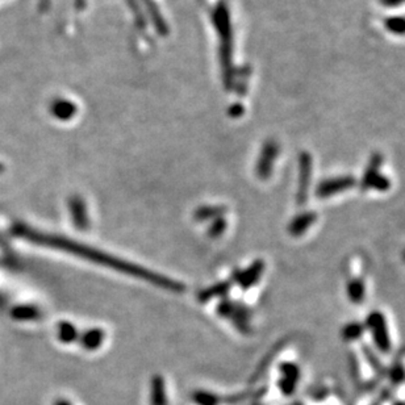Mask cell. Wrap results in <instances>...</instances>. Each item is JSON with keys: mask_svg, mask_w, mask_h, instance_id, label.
I'll use <instances>...</instances> for the list:
<instances>
[{"mask_svg": "<svg viewBox=\"0 0 405 405\" xmlns=\"http://www.w3.org/2000/svg\"><path fill=\"white\" fill-rule=\"evenodd\" d=\"M282 371H283V379H282V385H283V391L285 392H290L295 388L297 378H299V367L292 364V363H285V366H282Z\"/></svg>", "mask_w": 405, "mask_h": 405, "instance_id": "cell-14", "label": "cell"}, {"mask_svg": "<svg viewBox=\"0 0 405 405\" xmlns=\"http://www.w3.org/2000/svg\"><path fill=\"white\" fill-rule=\"evenodd\" d=\"M52 112H53V115L57 116L58 119L67 120V119H70V118L76 113V108H74L73 104H70V103H67V101H58V103L53 104Z\"/></svg>", "mask_w": 405, "mask_h": 405, "instance_id": "cell-19", "label": "cell"}, {"mask_svg": "<svg viewBox=\"0 0 405 405\" xmlns=\"http://www.w3.org/2000/svg\"><path fill=\"white\" fill-rule=\"evenodd\" d=\"M40 308L31 304L16 306L11 309V318L16 321H36L41 318Z\"/></svg>", "mask_w": 405, "mask_h": 405, "instance_id": "cell-12", "label": "cell"}, {"mask_svg": "<svg viewBox=\"0 0 405 405\" xmlns=\"http://www.w3.org/2000/svg\"><path fill=\"white\" fill-rule=\"evenodd\" d=\"M0 303H1V304H3V300H1V299H0Z\"/></svg>", "mask_w": 405, "mask_h": 405, "instance_id": "cell-24", "label": "cell"}, {"mask_svg": "<svg viewBox=\"0 0 405 405\" xmlns=\"http://www.w3.org/2000/svg\"><path fill=\"white\" fill-rule=\"evenodd\" d=\"M4 171V164H0V174Z\"/></svg>", "mask_w": 405, "mask_h": 405, "instance_id": "cell-23", "label": "cell"}, {"mask_svg": "<svg viewBox=\"0 0 405 405\" xmlns=\"http://www.w3.org/2000/svg\"><path fill=\"white\" fill-rule=\"evenodd\" d=\"M364 328L369 329V332L371 333L374 343L379 350L382 353H388L391 350L392 342H391V337H390L387 320L384 318L382 312H379V311L371 312L366 318Z\"/></svg>", "mask_w": 405, "mask_h": 405, "instance_id": "cell-3", "label": "cell"}, {"mask_svg": "<svg viewBox=\"0 0 405 405\" xmlns=\"http://www.w3.org/2000/svg\"><path fill=\"white\" fill-rule=\"evenodd\" d=\"M77 328L71 322H67V321L59 322V325H58V339L61 340V342L70 343V342H74V341L77 340Z\"/></svg>", "mask_w": 405, "mask_h": 405, "instance_id": "cell-17", "label": "cell"}, {"mask_svg": "<svg viewBox=\"0 0 405 405\" xmlns=\"http://www.w3.org/2000/svg\"><path fill=\"white\" fill-rule=\"evenodd\" d=\"M278 154H279L278 143H274V141H269L263 145L262 153L260 155L257 169H255L257 176L260 179L264 180V179H269L271 176Z\"/></svg>", "mask_w": 405, "mask_h": 405, "instance_id": "cell-7", "label": "cell"}, {"mask_svg": "<svg viewBox=\"0 0 405 405\" xmlns=\"http://www.w3.org/2000/svg\"><path fill=\"white\" fill-rule=\"evenodd\" d=\"M384 27L388 32L394 33L397 36H404L405 34V17L395 16V17H388L384 22Z\"/></svg>", "mask_w": 405, "mask_h": 405, "instance_id": "cell-20", "label": "cell"}, {"mask_svg": "<svg viewBox=\"0 0 405 405\" xmlns=\"http://www.w3.org/2000/svg\"><path fill=\"white\" fill-rule=\"evenodd\" d=\"M70 216L73 220L74 227L79 230L88 229L90 219H88L87 206L83 199L79 197H73L69 200Z\"/></svg>", "mask_w": 405, "mask_h": 405, "instance_id": "cell-9", "label": "cell"}, {"mask_svg": "<svg viewBox=\"0 0 405 405\" xmlns=\"http://www.w3.org/2000/svg\"><path fill=\"white\" fill-rule=\"evenodd\" d=\"M229 290L230 282H221V283H218V285H213V287H211V288H207L206 291L200 292L199 300L203 301V303H206V301H208V300L213 299V297H224V296L229 292Z\"/></svg>", "mask_w": 405, "mask_h": 405, "instance_id": "cell-15", "label": "cell"}, {"mask_svg": "<svg viewBox=\"0 0 405 405\" xmlns=\"http://www.w3.org/2000/svg\"><path fill=\"white\" fill-rule=\"evenodd\" d=\"M382 164H383V157L381 154H374L362 178L361 186L363 191L384 192L390 190L391 183L388 178L382 174V170H381Z\"/></svg>", "mask_w": 405, "mask_h": 405, "instance_id": "cell-2", "label": "cell"}, {"mask_svg": "<svg viewBox=\"0 0 405 405\" xmlns=\"http://www.w3.org/2000/svg\"><path fill=\"white\" fill-rule=\"evenodd\" d=\"M318 221V213L308 211L295 216L290 222L288 232L292 237H301L307 230L312 228V225Z\"/></svg>", "mask_w": 405, "mask_h": 405, "instance_id": "cell-10", "label": "cell"}, {"mask_svg": "<svg viewBox=\"0 0 405 405\" xmlns=\"http://www.w3.org/2000/svg\"><path fill=\"white\" fill-rule=\"evenodd\" d=\"M225 229H227V221L222 218H218V219L215 220L213 225L209 228V236L216 239V237H220L225 232Z\"/></svg>", "mask_w": 405, "mask_h": 405, "instance_id": "cell-21", "label": "cell"}, {"mask_svg": "<svg viewBox=\"0 0 405 405\" xmlns=\"http://www.w3.org/2000/svg\"><path fill=\"white\" fill-rule=\"evenodd\" d=\"M404 260H405V252H404Z\"/></svg>", "mask_w": 405, "mask_h": 405, "instance_id": "cell-25", "label": "cell"}, {"mask_svg": "<svg viewBox=\"0 0 405 405\" xmlns=\"http://www.w3.org/2000/svg\"><path fill=\"white\" fill-rule=\"evenodd\" d=\"M11 233L15 237L22 239L25 241L32 242L34 245H40V246H45V248H52L55 250H62V252L74 254V255L80 257L83 260H87L90 262L97 263L100 266L120 271L122 274L132 275L137 279H143V280H146L152 285L162 287L167 291H171V292H183L185 291V285L182 283L173 280V279L164 276V275L157 274L154 271L146 270V269H143V266L122 261L118 257H113L107 253L100 252L98 249L90 248L88 245L71 241V240H67V239H64V237L57 236V234H49V233H45L41 230L33 229L27 224H22V222L12 224Z\"/></svg>", "mask_w": 405, "mask_h": 405, "instance_id": "cell-1", "label": "cell"}, {"mask_svg": "<svg viewBox=\"0 0 405 405\" xmlns=\"http://www.w3.org/2000/svg\"><path fill=\"white\" fill-rule=\"evenodd\" d=\"M264 271V263L262 261H255L250 267L245 271H236L233 275V280L240 285L242 290H249L255 285Z\"/></svg>", "mask_w": 405, "mask_h": 405, "instance_id": "cell-8", "label": "cell"}, {"mask_svg": "<svg viewBox=\"0 0 405 405\" xmlns=\"http://www.w3.org/2000/svg\"><path fill=\"white\" fill-rule=\"evenodd\" d=\"M104 337L106 333L101 329H90L80 336V345L87 350H94L103 343Z\"/></svg>", "mask_w": 405, "mask_h": 405, "instance_id": "cell-13", "label": "cell"}, {"mask_svg": "<svg viewBox=\"0 0 405 405\" xmlns=\"http://www.w3.org/2000/svg\"><path fill=\"white\" fill-rule=\"evenodd\" d=\"M381 1H382L384 7H391V8L399 7V6H402V4L405 3V0H381Z\"/></svg>", "mask_w": 405, "mask_h": 405, "instance_id": "cell-22", "label": "cell"}, {"mask_svg": "<svg viewBox=\"0 0 405 405\" xmlns=\"http://www.w3.org/2000/svg\"><path fill=\"white\" fill-rule=\"evenodd\" d=\"M357 185L355 178L351 176H333L324 179L316 187V197L318 199H329V197L340 195L342 192L351 190Z\"/></svg>", "mask_w": 405, "mask_h": 405, "instance_id": "cell-5", "label": "cell"}, {"mask_svg": "<svg viewBox=\"0 0 405 405\" xmlns=\"http://www.w3.org/2000/svg\"><path fill=\"white\" fill-rule=\"evenodd\" d=\"M346 294L354 304H362L366 297V285L363 282L361 276L360 278H353L348 280L346 283Z\"/></svg>", "mask_w": 405, "mask_h": 405, "instance_id": "cell-11", "label": "cell"}, {"mask_svg": "<svg viewBox=\"0 0 405 405\" xmlns=\"http://www.w3.org/2000/svg\"><path fill=\"white\" fill-rule=\"evenodd\" d=\"M312 170H313V161L311 154L304 152L299 157V185L296 199L300 206H303L308 200L309 195V187L312 182Z\"/></svg>", "mask_w": 405, "mask_h": 405, "instance_id": "cell-6", "label": "cell"}, {"mask_svg": "<svg viewBox=\"0 0 405 405\" xmlns=\"http://www.w3.org/2000/svg\"><path fill=\"white\" fill-rule=\"evenodd\" d=\"M364 330H366L364 324L350 322V324H348L345 328L342 329V337H343V340L348 341V342L358 340L363 336Z\"/></svg>", "mask_w": 405, "mask_h": 405, "instance_id": "cell-18", "label": "cell"}, {"mask_svg": "<svg viewBox=\"0 0 405 405\" xmlns=\"http://www.w3.org/2000/svg\"><path fill=\"white\" fill-rule=\"evenodd\" d=\"M218 312L221 316L230 318L241 333H250V312L248 308L224 299L218 307Z\"/></svg>", "mask_w": 405, "mask_h": 405, "instance_id": "cell-4", "label": "cell"}, {"mask_svg": "<svg viewBox=\"0 0 405 405\" xmlns=\"http://www.w3.org/2000/svg\"><path fill=\"white\" fill-rule=\"evenodd\" d=\"M227 212L225 207L221 206H207V207H200L195 212V219L197 221H206V220L221 218Z\"/></svg>", "mask_w": 405, "mask_h": 405, "instance_id": "cell-16", "label": "cell"}]
</instances>
